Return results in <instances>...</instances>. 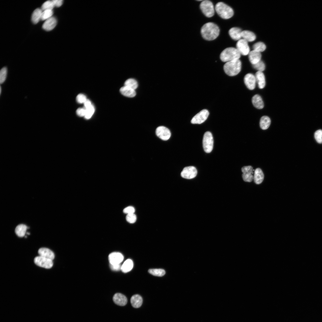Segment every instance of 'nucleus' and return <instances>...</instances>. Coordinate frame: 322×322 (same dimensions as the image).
<instances>
[{
  "label": "nucleus",
  "instance_id": "nucleus-14",
  "mask_svg": "<svg viewBox=\"0 0 322 322\" xmlns=\"http://www.w3.org/2000/svg\"><path fill=\"white\" fill-rule=\"evenodd\" d=\"M124 257L120 253L114 252L111 253L109 256L108 259L110 264H119L123 261Z\"/></svg>",
  "mask_w": 322,
  "mask_h": 322
},
{
  "label": "nucleus",
  "instance_id": "nucleus-42",
  "mask_svg": "<svg viewBox=\"0 0 322 322\" xmlns=\"http://www.w3.org/2000/svg\"><path fill=\"white\" fill-rule=\"evenodd\" d=\"M76 113L80 117H84L86 113V110L84 108H79L77 109Z\"/></svg>",
  "mask_w": 322,
  "mask_h": 322
},
{
  "label": "nucleus",
  "instance_id": "nucleus-36",
  "mask_svg": "<svg viewBox=\"0 0 322 322\" xmlns=\"http://www.w3.org/2000/svg\"><path fill=\"white\" fill-rule=\"evenodd\" d=\"M85 109L86 110V113L84 116V117L87 119H89L91 117L95 112V109L94 107L92 104L90 106Z\"/></svg>",
  "mask_w": 322,
  "mask_h": 322
},
{
  "label": "nucleus",
  "instance_id": "nucleus-18",
  "mask_svg": "<svg viewBox=\"0 0 322 322\" xmlns=\"http://www.w3.org/2000/svg\"><path fill=\"white\" fill-rule=\"evenodd\" d=\"M38 253L39 256L52 260L55 258V254L54 253L48 248H40L38 250Z\"/></svg>",
  "mask_w": 322,
  "mask_h": 322
},
{
  "label": "nucleus",
  "instance_id": "nucleus-40",
  "mask_svg": "<svg viewBox=\"0 0 322 322\" xmlns=\"http://www.w3.org/2000/svg\"><path fill=\"white\" fill-rule=\"evenodd\" d=\"M87 100L86 97L84 94H80L77 96L76 100L80 103H84Z\"/></svg>",
  "mask_w": 322,
  "mask_h": 322
},
{
  "label": "nucleus",
  "instance_id": "nucleus-31",
  "mask_svg": "<svg viewBox=\"0 0 322 322\" xmlns=\"http://www.w3.org/2000/svg\"><path fill=\"white\" fill-rule=\"evenodd\" d=\"M253 48V50L261 53L265 50L266 46L263 42H258L254 44Z\"/></svg>",
  "mask_w": 322,
  "mask_h": 322
},
{
  "label": "nucleus",
  "instance_id": "nucleus-27",
  "mask_svg": "<svg viewBox=\"0 0 322 322\" xmlns=\"http://www.w3.org/2000/svg\"><path fill=\"white\" fill-rule=\"evenodd\" d=\"M42 10L40 8L35 9L33 12L31 20L32 22L35 24L37 23L41 20Z\"/></svg>",
  "mask_w": 322,
  "mask_h": 322
},
{
  "label": "nucleus",
  "instance_id": "nucleus-5",
  "mask_svg": "<svg viewBox=\"0 0 322 322\" xmlns=\"http://www.w3.org/2000/svg\"><path fill=\"white\" fill-rule=\"evenodd\" d=\"M200 8L204 15L208 17H212L214 14V8L212 3L208 0H203L200 4Z\"/></svg>",
  "mask_w": 322,
  "mask_h": 322
},
{
  "label": "nucleus",
  "instance_id": "nucleus-24",
  "mask_svg": "<svg viewBox=\"0 0 322 322\" xmlns=\"http://www.w3.org/2000/svg\"><path fill=\"white\" fill-rule=\"evenodd\" d=\"M120 92L123 95L130 97H133L136 95L135 90L125 86L120 89Z\"/></svg>",
  "mask_w": 322,
  "mask_h": 322
},
{
  "label": "nucleus",
  "instance_id": "nucleus-8",
  "mask_svg": "<svg viewBox=\"0 0 322 322\" xmlns=\"http://www.w3.org/2000/svg\"><path fill=\"white\" fill-rule=\"evenodd\" d=\"M209 115V112L208 110H202L193 117L191 122L192 124L202 123L206 120Z\"/></svg>",
  "mask_w": 322,
  "mask_h": 322
},
{
  "label": "nucleus",
  "instance_id": "nucleus-44",
  "mask_svg": "<svg viewBox=\"0 0 322 322\" xmlns=\"http://www.w3.org/2000/svg\"><path fill=\"white\" fill-rule=\"evenodd\" d=\"M52 1L54 6L57 7H60L63 3L62 0H52Z\"/></svg>",
  "mask_w": 322,
  "mask_h": 322
},
{
  "label": "nucleus",
  "instance_id": "nucleus-28",
  "mask_svg": "<svg viewBox=\"0 0 322 322\" xmlns=\"http://www.w3.org/2000/svg\"><path fill=\"white\" fill-rule=\"evenodd\" d=\"M27 229V226L24 224H20L16 227L15 232L17 235L19 237H22L24 236Z\"/></svg>",
  "mask_w": 322,
  "mask_h": 322
},
{
  "label": "nucleus",
  "instance_id": "nucleus-4",
  "mask_svg": "<svg viewBox=\"0 0 322 322\" xmlns=\"http://www.w3.org/2000/svg\"><path fill=\"white\" fill-rule=\"evenodd\" d=\"M215 10L218 14L224 19H229L233 15L232 8L223 2L217 3L215 5Z\"/></svg>",
  "mask_w": 322,
  "mask_h": 322
},
{
  "label": "nucleus",
  "instance_id": "nucleus-11",
  "mask_svg": "<svg viewBox=\"0 0 322 322\" xmlns=\"http://www.w3.org/2000/svg\"><path fill=\"white\" fill-rule=\"evenodd\" d=\"M156 134L160 138L163 140H168L171 136L170 130L164 126H160L156 129Z\"/></svg>",
  "mask_w": 322,
  "mask_h": 322
},
{
  "label": "nucleus",
  "instance_id": "nucleus-10",
  "mask_svg": "<svg viewBox=\"0 0 322 322\" xmlns=\"http://www.w3.org/2000/svg\"><path fill=\"white\" fill-rule=\"evenodd\" d=\"M197 170L194 166H189L184 168L181 173V177L186 179H191L196 177Z\"/></svg>",
  "mask_w": 322,
  "mask_h": 322
},
{
  "label": "nucleus",
  "instance_id": "nucleus-15",
  "mask_svg": "<svg viewBox=\"0 0 322 322\" xmlns=\"http://www.w3.org/2000/svg\"><path fill=\"white\" fill-rule=\"evenodd\" d=\"M57 23L56 19L55 17L52 16L45 20L42 25V28L45 30L50 31L55 27Z\"/></svg>",
  "mask_w": 322,
  "mask_h": 322
},
{
  "label": "nucleus",
  "instance_id": "nucleus-7",
  "mask_svg": "<svg viewBox=\"0 0 322 322\" xmlns=\"http://www.w3.org/2000/svg\"><path fill=\"white\" fill-rule=\"evenodd\" d=\"M34 262L37 266L46 269L51 268L53 265L52 260L40 256L34 258Z\"/></svg>",
  "mask_w": 322,
  "mask_h": 322
},
{
  "label": "nucleus",
  "instance_id": "nucleus-23",
  "mask_svg": "<svg viewBox=\"0 0 322 322\" xmlns=\"http://www.w3.org/2000/svg\"><path fill=\"white\" fill-rule=\"evenodd\" d=\"M264 178V174L261 170L259 168L256 169L253 177L254 182L257 184H261Z\"/></svg>",
  "mask_w": 322,
  "mask_h": 322
},
{
  "label": "nucleus",
  "instance_id": "nucleus-13",
  "mask_svg": "<svg viewBox=\"0 0 322 322\" xmlns=\"http://www.w3.org/2000/svg\"><path fill=\"white\" fill-rule=\"evenodd\" d=\"M244 81L246 86L250 90H253L255 88L256 81L255 76L253 74H247L244 77Z\"/></svg>",
  "mask_w": 322,
  "mask_h": 322
},
{
  "label": "nucleus",
  "instance_id": "nucleus-1",
  "mask_svg": "<svg viewBox=\"0 0 322 322\" xmlns=\"http://www.w3.org/2000/svg\"><path fill=\"white\" fill-rule=\"evenodd\" d=\"M219 32L220 30L218 26L212 22L205 24L201 30L202 37L208 41L213 40L219 36Z\"/></svg>",
  "mask_w": 322,
  "mask_h": 322
},
{
  "label": "nucleus",
  "instance_id": "nucleus-19",
  "mask_svg": "<svg viewBox=\"0 0 322 322\" xmlns=\"http://www.w3.org/2000/svg\"><path fill=\"white\" fill-rule=\"evenodd\" d=\"M242 31L240 28L237 27H233L230 29L229 34L232 39L236 41H239L242 38Z\"/></svg>",
  "mask_w": 322,
  "mask_h": 322
},
{
  "label": "nucleus",
  "instance_id": "nucleus-25",
  "mask_svg": "<svg viewBox=\"0 0 322 322\" xmlns=\"http://www.w3.org/2000/svg\"><path fill=\"white\" fill-rule=\"evenodd\" d=\"M242 37L247 42H252L256 39V35L253 32L247 30L242 31Z\"/></svg>",
  "mask_w": 322,
  "mask_h": 322
},
{
  "label": "nucleus",
  "instance_id": "nucleus-9",
  "mask_svg": "<svg viewBox=\"0 0 322 322\" xmlns=\"http://www.w3.org/2000/svg\"><path fill=\"white\" fill-rule=\"evenodd\" d=\"M236 47L241 55H248L250 52L247 42L243 39L238 41L236 44Z\"/></svg>",
  "mask_w": 322,
  "mask_h": 322
},
{
  "label": "nucleus",
  "instance_id": "nucleus-2",
  "mask_svg": "<svg viewBox=\"0 0 322 322\" xmlns=\"http://www.w3.org/2000/svg\"><path fill=\"white\" fill-rule=\"evenodd\" d=\"M241 54L236 48L233 47L227 48L221 53L220 58L223 62H228L239 59Z\"/></svg>",
  "mask_w": 322,
  "mask_h": 322
},
{
  "label": "nucleus",
  "instance_id": "nucleus-6",
  "mask_svg": "<svg viewBox=\"0 0 322 322\" xmlns=\"http://www.w3.org/2000/svg\"><path fill=\"white\" fill-rule=\"evenodd\" d=\"M204 151L207 153H210L213 149V140L211 133L207 131L204 134L202 141Z\"/></svg>",
  "mask_w": 322,
  "mask_h": 322
},
{
  "label": "nucleus",
  "instance_id": "nucleus-12",
  "mask_svg": "<svg viewBox=\"0 0 322 322\" xmlns=\"http://www.w3.org/2000/svg\"><path fill=\"white\" fill-rule=\"evenodd\" d=\"M242 171L243 173L242 177L243 180L246 182H250L253 179L254 176L253 168L251 166H245L242 168Z\"/></svg>",
  "mask_w": 322,
  "mask_h": 322
},
{
  "label": "nucleus",
  "instance_id": "nucleus-16",
  "mask_svg": "<svg viewBox=\"0 0 322 322\" xmlns=\"http://www.w3.org/2000/svg\"><path fill=\"white\" fill-rule=\"evenodd\" d=\"M113 299L115 304L120 306H125L127 302L126 297L120 293H116L115 294L113 297Z\"/></svg>",
  "mask_w": 322,
  "mask_h": 322
},
{
  "label": "nucleus",
  "instance_id": "nucleus-39",
  "mask_svg": "<svg viewBox=\"0 0 322 322\" xmlns=\"http://www.w3.org/2000/svg\"><path fill=\"white\" fill-rule=\"evenodd\" d=\"M126 219L127 222L133 224L137 220V217L135 214L131 213L127 214Z\"/></svg>",
  "mask_w": 322,
  "mask_h": 322
},
{
  "label": "nucleus",
  "instance_id": "nucleus-35",
  "mask_svg": "<svg viewBox=\"0 0 322 322\" xmlns=\"http://www.w3.org/2000/svg\"><path fill=\"white\" fill-rule=\"evenodd\" d=\"M7 70L6 67H3L0 71V83H3L5 80L7 75Z\"/></svg>",
  "mask_w": 322,
  "mask_h": 322
},
{
  "label": "nucleus",
  "instance_id": "nucleus-17",
  "mask_svg": "<svg viewBox=\"0 0 322 322\" xmlns=\"http://www.w3.org/2000/svg\"><path fill=\"white\" fill-rule=\"evenodd\" d=\"M248 57L250 62L253 65L261 61V55L260 52L253 50L250 52Z\"/></svg>",
  "mask_w": 322,
  "mask_h": 322
},
{
  "label": "nucleus",
  "instance_id": "nucleus-32",
  "mask_svg": "<svg viewBox=\"0 0 322 322\" xmlns=\"http://www.w3.org/2000/svg\"><path fill=\"white\" fill-rule=\"evenodd\" d=\"M148 272L151 275L157 276H162L165 274V270L161 269H150Z\"/></svg>",
  "mask_w": 322,
  "mask_h": 322
},
{
  "label": "nucleus",
  "instance_id": "nucleus-45",
  "mask_svg": "<svg viewBox=\"0 0 322 322\" xmlns=\"http://www.w3.org/2000/svg\"><path fill=\"white\" fill-rule=\"evenodd\" d=\"M84 108L86 109L90 106L92 104L91 101L87 99L84 103Z\"/></svg>",
  "mask_w": 322,
  "mask_h": 322
},
{
  "label": "nucleus",
  "instance_id": "nucleus-22",
  "mask_svg": "<svg viewBox=\"0 0 322 322\" xmlns=\"http://www.w3.org/2000/svg\"><path fill=\"white\" fill-rule=\"evenodd\" d=\"M252 103L256 108L261 109L264 107V103L261 97L258 95H254L252 98Z\"/></svg>",
  "mask_w": 322,
  "mask_h": 322
},
{
  "label": "nucleus",
  "instance_id": "nucleus-37",
  "mask_svg": "<svg viewBox=\"0 0 322 322\" xmlns=\"http://www.w3.org/2000/svg\"><path fill=\"white\" fill-rule=\"evenodd\" d=\"M253 66L254 69L258 70V71L262 72L265 69V66L264 62L261 61L253 65Z\"/></svg>",
  "mask_w": 322,
  "mask_h": 322
},
{
  "label": "nucleus",
  "instance_id": "nucleus-30",
  "mask_svg": "<svg viewBox=\"0 0 322 322\" xmlns=\"http://www.w3.org/2000/svg\"><path fill=\"white\" fill-rule=\"evenodd\" d=\"M138 86V83L137 81L132 78L127 79L124 83V86L135 90L137 88Z\"/></svg>",
  "mask_w": 322,
  "mask_h": 322
},
{
  "label": "nucleus",
  "instance_id": "nucleus-29",
  "mask_svg": "<svg viewBox=\"0 0 322 322\" xmlns=\"http://www.w3.org/2000/svg\"><path fill=\"white\" fill-rule=\"evenodd\" d=\"M271 123L270 118L268 116H264L261 118L260 121V126L263 130H266L269 127Z\"/></svg>",
  "mask_w": 322,
  "mask_h": 322
},
{
  "label": "nucleus",
  "instance_id": "nucleus-33",
  "mask_svg": "<svg viewBox=\"0 0 322 322\" xmlns=\"http://www.w3.org/2000/svg\"><path fill=\"white\" fill-rule=\"evenodd\" d=\"M55 7L52 1H47L45 2L41 6V9L42 11L47 10H52Z\"/></svg>",
  "mask_w": 322,
  "mask_h": 322
},
{
  "label": "nucleus",
  "instance_id": "nucleus-41",
  "mask_svg": "<svg viewBox=\"0 0 322 322\" xmlns=\"http://www.w3.org/2000/svg\"><path fill=\"white\" fill-rule=\"evenodd\" d=\"M135 211V208L132 206H128L125 208L123 210V213L127 214L134 213Z\"/></svg>",
  "mask_w": 322,
  "mask_h": 322
},
{
  "label": "nucleus",
  "instance_id": "nucleus-46",
  "mask_svg": "<svg viewBox=\"0 0 322 322\" xmlns=\"http://www.w3.org/2000/svg\"><path fill=\"white\" fill-rule=\"evenodd\" d=\"M0 94H1V86H0Z\"/></svg>",
  "mask_w": 322,
  "mask_h": 322
},
{
  "label": "nucleus",
  "instance_id": "nucleus-43",
  "mask_svg": "<svg viewBox=\"0 0 322 322\" xmlns=\"http://www.w3.org/2000/svg\"><path fill=\"white\" fill-rule=\"evenodd\" d=\"M110 265V268L112 270L118 271L121 270V266L120 264Z\"/></svg>",
  "mask_w": 322,
  "mask_h": 322
},
{
  "label": "nucleus",
  "instance_id": "nucleus-34",
  "mask_svg": "<svg viewBox=\"0 0 322 322\" xmlns=\"http://www.w3.org/2000/svg\"><path fill=\"white\" fill-rule=\"evenodd\" d=\"M53 11L52 10H47L43 11L41 20H46L52 16Z\"/></svg>",
  "mask_w": 322,
  "mask_h": 322
},
{
  "label": "nucleus",
  "instance_id": "nucleus-26",
  "mask_svg": "<svg viewBox=\"0 0 322 322\" xmlns=\"http://www.w3.org/2000/svg\"><path fill=\"white\" fill-rule=\"evenodd\" d=\"M133 267V263L130 259L126 260L121 266V270L124 273H126L130 271Z\"/></svg>",
  "mask_w": 322,
  "mask_h": 322
},
{
  "label": "nucleus",
  "instance_id": "nucleus-3",
  "mask_svg": "<svg viewBox=\"0 0 322 322\" xmlns=\"http://www.w3.org/2000/svg\"><path fill=\"white\" fill-rule=\"evenodd\" d=\"M242 63L239 59L232 61L226 62L223 67L225 73L230 76L237 75L240 72Z\"/></svg>",
  "mask_w": 322,
  "mask_h": 322
},
{
  "label": "nucleus",
  "instance_id": "nucleus-21",
  "mask_svg": "<svg viewBox=\"0 0 322 322\" xmlns=\"http://www.w3.org/2000/svg\"><path fill=\"white\" fill-rule=\"evenodd\" d=\"M130 301L132 306L134 308L140 307L143 303V299L141 296L138 294L133 295L131 298Z\"/></svg>",
  "mask_w": 322,
  "mask_h": 322
},
{
  "label": "nucleus",
  "instance_id": "nucleus-20",
  "mask_svg": "<svg viewBox=\"0 0 322 322\" xmlns=\"http://www.w3.org/2000/svg\"><path fill=\"white\" fill-rule=\"evenodd\" d=\"M255 76L259 88H263L265 86L266 82L265 76L263 72L258 71L256 73Z\"/></svg>",
  "mask_w": 322,
  "mask_h": 322
},
{
  "label": "nucleus",
  "instance_id": "nucleus-38",
  "mask_svg": "<svg viewBox=\"0 0 322 322\" xmlns=\"http://www.w3.org/2000/svg\"><path fill=\"white\" fill-rule=\"evenodd\" d=\"M315 139L319 143H322V130L319 129L316 131L314 134Z\"/></svg>",
  "mask_w": 322,
  "mask_h": 322
}]
</instances>
